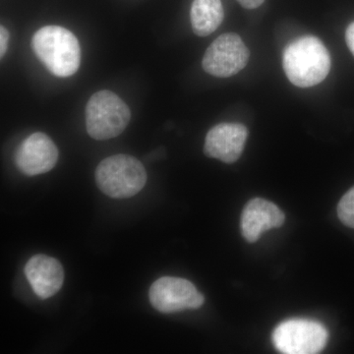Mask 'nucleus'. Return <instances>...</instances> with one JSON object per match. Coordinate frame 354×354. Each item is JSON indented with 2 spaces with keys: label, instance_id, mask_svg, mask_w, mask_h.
Instances as JSON below:
<instances>
[{
  "label": "nucleus",
  "instance_id": "f257e3e1",
  "mask_svg": "<svg viewBox=\"0 0 354 354\" xmlns=\"http://www.w3.org/2000/svg\"><path fill=\"white\" fill-rule=\"evenodd\" d=\"M283 67L293 85L299 88L313 87L329 75L330 53L317 37H300L286 46Z\"/></svg>",
  "mask_w": 354,
  "mask_h": 354
},
{
  "label": "nucleus",
  "instance_id": "f03ea898",
  "mask_svg": "<svg viewBox=\"0 0 354 354\" xmlns=\"http://www.w3.org/2000/svg\"><path fill=\"white\" fill-rule=\"evenodd\" d=\"M35 55L50 73L69 77L78 71L81 64V48L75 35L60 26L41 28L32 39Z\"/></svg>",
  "mask_w": 354,
  "mask_h": 354
},
{
  "label": "nucleus",
  "instance_id": "7ed1b4c3",
  "mask_svg": "<svg viewBox=\"0 0 354 354\" xmlns=\"http://www.w3.org/2000/svg\"><path fill=\"white\" fill-rule=\"evenodd\" d=\"M97 187L109 197L127 199L138 194L147 183L145 167L132 156L114 155L104 158L95 169Z\"/></svg>",
  "mask_w": 354,
  "mask_h": 354
},
{
  "label": "nucleus",
  "instance_id": "20e7f679",
  "mask_svg": "<svg viewBox=\"0 0 354 354\" xmlns=\"http://www.w3.org/2000/svg\"><path fill=\"white\" fill-rule=\"evenodd\" d=\"M85 115L88 134L100 141L118 137L131 118L127 104L109 90L99 91L88 99Z\"/></svg>",
  "mask_w": 354,
  "mask_h": 354
},
{
  "label": "nucleus",
  "instance_id": "39448f33",
  "mask_svg": "<svg viewBox=\"0 0 354 354\" xmlns=\"http://www.w3.org/2000/svg\"><path fill=\"white\" fill-rule=\"evenodd\" d=\"M328 339L329 334L322 324L306 319L285 321L272 333L274 348L286 354L319 353Z\"/></svg>",
  "mask_w": 354,
  "mask_h": 354
},
{
  "label": "nucleus",
  "instance_id": "423d86ee",
  "mask_svg": "<svg viewBox=\"0 0 354 354\" xmlns=\"http://www.w3.org/2000/svg\"><path fill=\"white\" fill-rule=\"evenodd\" d=\"M248 48L234 32L221 35L205 53L202 67L209 75L227 78L236 75L248 64Z\"/></svg>",
  "mask_w": 354,
  "mask_h": 354
},
{
  "label": "nucleus",
  "instance_id": "0eeeda50",
  "mask_svg": "<svg viewBox=\"0 0 354 354\" xmlns=\"http://www.w3.org/2000/svg\"><path fill=\"white\" fill-rule=\"evenodd\" d=\"M149 299L160 313L171 314L186 309H198L205 298L188 279L164 277L157 279L149 290Z\"/></svg>",
  "mask_w": 354,
  "mask_h": 354
},
{
  "label": "nucleus",
  "instance_id": "6e6552de",
  "mask_svg": "<svg viewBox=\"0 0 354 354\" xmlns=\"http://www.w3.org/2000/svg\"><path fill=\"white\" fill-rule=\"evenodd\" d=\"M57 160V147L48 135L41 132L27 137L15 153L16 167L28 176H39L51 171Z\"/></svg>",
  "mask_w": 354,
  "mask_h": 354
},
{
  "label": "nucleus",
  "instance_id": "1a4fd4ad",
  "mask_svg": "<svg viewBox=\"0 0 354 354\" xmlns=\"http://www.w3.org/2000/svg\"><path fill=\"white\" fill-rule=\"evenodd\" d=\"M248 130L241 123H220L207 133L204 153L225 164H234L241 157Z\"/></svg>",
  "mask_w": 354,
  "mask_h": 354
},
{
  "label": "nucleus",
  "instance_id": "9d476101",
  "mask_svg": "<svg viewBox=\"0 0 354 354\" xmlns=\"http://www.w3.org/2000/svg\"><path fill=\"white\" fill-rule=\"evenodd\" d=\"M25 274L32 290L41 299L57 295L64 281V270L59 261L48 255L32 256L25 266Z\"/></svg>",
  "mask_w": 354,
  "mask_h": 354
},
{
  "label": "nucleus",
  "instance_id": "9b49d317",
  "mask_svg": "<svg viewBox=\"0 0 354 354\" xmlns=\"http://www.w3.org/2000/svg\"><path fill=\"white\" fill-rule=\"evenodd\" d=\"M286 216L281 209L272 202L261 198L250 200L241 215V232L247 241L253 243L261 234L272 228L281 227Z\"/></svg>",
  "mask_w": 354,
  "mask_h": 354
},
{
  "label": "nucleus",
  "instance_id": "f8f14e48",
  "mask_svg": "<svg viewBox=\"0 0 354 354\" xmlns=\"http://www.w3.org/2000/svg\"><path fill=\"white\" fill-rule=\"evenodd\" d=\"M225 18L221 0H193L190 20L194 34L207 37L220 27Z\"/></svg>",
  "mask_w": 354,
  "mask_h": 354
},
{
  "label": "nucleus",
  "instance_id": "ddd939ff",
  "mask_svg": "<svg viewBox=\"0 0 354 354\" xmlns=\"http://www.w3.org/2000/svg\"><path fill=\"white\" fill-rule=\"evenodd\" d=\"M337 216L344 225L354 228V186L342 196L337 205Z\"/></svg>",
  "mask_w": 354,
  "mask_h": 354
},
{
  "label": "nucleus",
  "instance_id": "4468645a",
  "mask_svg": "<svg viewBox=\"0 0 354 354\" xmlns=\"http://www.w3.org/2000/svg\"><path fill=\"white\" fill-rule=\"evenodd\" d=\"M9 37L10 35L8 30L4 26H1L0 27V57L1 58L6 55L7 48H8Z\"/></svg>",
  "mask_w": 354,
  "mask_h": 354
},
{
  "label": "nucleus",
  "instance_id": "2eb2a0df",
  "mask_svg": "<svg viewBox=\"0 0 354 354\" xmlns=\"http://www.w3.org/2000/svg\"><path fill=\"white\" fill-rule=\"evenodd\" d=\"M346 41L349 50L354 55V22L348 26L346 32Z\"/></svg>",
  "mask_w": 354,
  "mask_h": 354
},
{
  "label": "nucleus",
  "instance_id": "dca6fc26",
  "mask_svg": "<svg viewBox=\"0 0 354 354\" xmlns=\"http://www.w3.org/2000/svg\"><path fill=\"white\" fill-rule=\"evenodd\" d=\"M242 7L246 9H255L262 6L265 0H237Z\"/></svg>",
  "mask_w": 354,
  "mask_h": 354
}]
</instances>
